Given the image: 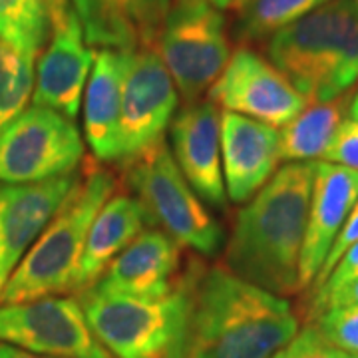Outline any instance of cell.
Wrapping results in <instances>:
<instances>
[{"instance_id": "34", "label": "cell", "mask_w": 358, "mask_h": 358, "mask_svg": "<svg viewBox=\"0 0 358 358\" xmlns=\"http://www.w3.org/2000/svg\"><path fill=\"white\" fill-rule=\"evenodd\" d=\"M251 2H255V0H237V4H235V13L239 14L241 10H245Z\"/></svg>"}, {"instance_id": "17", "label": "cell", "mask_w": 358, "mask_h": 358, "mask_svg": "<svg viewBox=\"0 0 358 358\" xmlns=\"http://www.w3.org/2000/svg\"><path fill=\"white\" fill-rule=\"evenodd\" d=\"M181 273V247L157 227L141 231L94 287L103 293L154 299L171 293Z\"/></svg>"}, {"instance_id": "23", "label": "cell", "mask_w": 358, "mask_h": 358, "mask_svg": "<svg viewBox=\"0 0 358 358\" xmlns=\"http://www.w3.org/2000/svg\"><path fill=\"white\" fill-rule=\"evenodd\" d=\"M331 0H255L239 13L237 38L247 42L268 40L277 30L307 16Z\"/></svg>"}, {"instance_id": "10", "label": "cell", "mask_w": 358, "mask_h": 358, "mask_svg": "<svg viewBox=\"0 0 358 358\" xmlns=\"http://www.w3.org/2000/svg\"><path fill=\"white\" fill-rule=\"evenodd\" d=\"M178 106L176 82L155 48L126 52L117 166H128L166 141Z\"/></svg>"}, {"instance_id": "26", "label": "cell", "mask_w": 358, "mask_h": 358, "mask_svg": "<svg viewBox=\"0 0 358 358\" xmlns=\"http://www.w3.org/2000/svg\"><path fill=\"white\" fill-rule=\"evenodd\" d=\"M271 358H348V355L331 345L315 324H307Z\"/></svg>"}, {"instance_id": "4", "label": "cell", "mask_w": 358, "mask_h": 358, "mask_svg": "<svg viewBox=\"0 0 358 358\" xmlns=\"http://www.w3.org/2000/svg\"><path fill=\"white\" fill-rule=\"evenodd\" d=\"M197 267L183 273L171 293L154 299L78 293L90 329L114 358H185Z\"/></svg>"}, {"instance_id": "12", "label": "cell", "mask_w": 358, "mask_h": 358, "mask_svg": "<svg viewBox=\"0 0 358 358\" xmlns=\"http://www.w3.org/2000/svg\"><path fill=\"white\" fill-rule=\"evenodd\" d=\"M169 152L201 201L223 209L227 192L221 164V112L211 100L185 103L169 124Z\"/></svg>"}, {"instance_id": "29", "label": "cell", "mask_w": 358, "mask_h": 358, "mask_svg": "<svg viewBox=\"0 0 358 358\" xmlns=\"http://www.w3.org/2000/svg\"><path fill=\"white\" fill-rule=\"evenodd\" d=\"M357 307L358 308V279L346 282L343 287H336L333 291L319 293L310 301V317L317 319L327 308Z\"/></svg>"}, {"instance_id": "27", "label": "cell", "mask_w": 358, "mask_h": 358, "mask_svg": "<svg viewBox=\"0 0 358 358\" xmlns=\"http://www.w3.org/2000/svg\"><path fill=\"white\" fill-rule=\"evenodd\" d=\"M320 162L348 167L358 171V122L346 117L334 131L333 140L327 145Z\"/></svg>"}, {"instance_id": "24", "label": "cell", "mask_w": 358, "mask_h": 358, "mask_svg": "<svg viewBox=\"0 0 358 358\" xmlns=\"http://www.w3.org/2000/svg\"><path fill=\"white\" fill-rule=\"evenodd\" d=\"M34 60L0 42V128L18 115L34 94Z\"/></svg>"}, {"instance_id": "6", "label": "cell", "mask_w": 358, "mask_h": 358, "mask_svg": "<svg viewBox=\"0 0 358 358\" xmlns=\"http://www.w3.org/2000/svg\"><path fill=\"white\" fill-rule=\"evenodd\" d=\"M126 181L148 211L152 227L167 233L181 249L205 257L221 249V225L179 171L166 141L128 164Z\"/></svg>"}, {"instance_id": "30", "label": "cell", "mask_w": 358, "mask_h": 358, "mask_svg": "<svg viewBox=\"0 0 358 358\" xmlns=\"http://www.w3.org/2000/svg\"><path fill=\"white\" fill-rule=\"evenodd\" d=\"M355 279H358V243L352 245L345 255L338 259V263L329 273V277L313 291V296L319 293L333 291L336 287H343V285L355 281Z\"/></svg>"}, {"instance_id": "1", "label": "cell", "mask_w": 358, "mask_h": 358, "mask_svg": "<svg viewBox=\"0 0 358 358\" xmlns=\"http://www.w3.org/2000/svg\"><path fill=\"white\" fill-rule=\"evenodd\" d=\"M313 181L315 162L285 164L239 209L223 255L231 273L285 299L301 291Z\"/></svg>"}, {"instance_id": "20", "label": "cell", "mask_w": 358, "mask_h": 358, "mask_svg": "<svg viewBox=\"0 0 358 358\" xmlns=\"http://www.w3.org/2000/svg\"><path fill=\"white\" fill-rule=\"evenodd\" d=\"M152 221L143 205L129 193H114L96 213L80 257L74 291L82 293L100 281L108 265L128 247Z\"/></svg>"}, {"instance_id": "16", "label": "cell", "mask_w": 358, "mask_h": 358, "mask_svg": "<svg viewBox=\"0 0 358 358\" xmlns=\"http://www.w3.org/2000/svg\"><path fill=\"white\" fill-rule=\"evenodd\" d=\"M357 199L358 171L327 162H315L307 233L299 263L301 291L315 282Z\"/></svg>"}, {"instance_id": "25", "label": "cell", "mask_w": 358, "mask_h": 358, "mask_svg": "<svg viewBox=\"0 0 358 358\" xmlns=\"http://www.w3.org/2000/svg\"><path fill=\"white\" fill-rule=\"evenodd\" d=\"M319 333L346 355L358 357V308H327L313 322Z\"/></svg>"}, {"instance_id": "22", "label": "cell", "mask_w": 358, "mask_h": 358, "mask_svg": "<svg viewBox=\"0 0 358 358\" xmlns=\"http://www.w3.org/2000/svg\"><path fill=\"white\" fill-rule=\"evenodd\" d=\"M50 34L48 0H0V42L36 62Z\"/></svg>"}, {"instance_id": "8", "label": "cell", "mask_w": 358, "mask_h": 358, "mask_svg": "<svg viewBox=\"0 0 358 358\" xmlns=\"http://www.w3.org/2000/svg\"><path fill=\"white\" fill-rule=\"evenodd\" d=\"M86 143L64 114L30 103L0 128V183H40L76 173Z\"/></svg>"}, {"instance_id": "31", "label": "cell", "mask_w": 358, "mask_h": 358, "mask_svg": "<svg viewBox=\"0 0 358 358\" xmlns=\"http://www.w3.org/2000/svg\"><path fill=\"white\" fill-rule=\"evenodd\" d=\"M48 6H50L52 28H56L64 22L66 14L70 10V0H48Z\"/></svg>"}, {"instance_id": "13", "label": "cell", "mask_w": 358, "mask_h": 358, "mask_svg": "<svg viewBox=\"0 0 358 358\" xmlns=\"http://www.w3.org/2000/svg\"><path fill=\"white\" fill-rule=\"evenodd\" d=\"M80 178L72 173L24 185L0 183V293Z\"/></svg>"}, {"instance_id": "5", "label": "cell", "mask_w": 358, "mask_h": 358, "mask_svg": "<svg viewBox=\"0 0 358 358\" xmlns=\"http://www.w3.org/2000/svg\"><path fill=\"white\" fill-rule=\"evenodd\" d=\"M114 192V176L103 167H90L10 275L0 303L72 293L90 225Z\"/></svg>"}, {"instance_id": "2", "label": "cell", "mask_w": 358, "mask_h": 358, "mask_svg": "<svg viewBox=\"0 0 358 358\" xmlns=\"http://www.w3.org/2000/svg\"><path fill=\"white\" fill-rule=\"evenodd\" d=\"M299 333L291 303L231 273L199 271L185 358H271Z\"/></svg>"}, {"instance_id": "28", "label": "cell", "mask_w": 358, "mask_h": 358, "mask_svg": "<svg viewBox=\"0 0 358 358\" xmlns=\"http://www.w3.org/2000/svg\"><path fill=\"white\" fill-rule=\"evenodd\" d=\"M355 243H358V199L357 203H355V207L350 209V213H348V217H346L345 225H343V229L338 233V237L334 239L333 247H331L329 255L324 259V263H322V267H320L317 279L310 285L313 291L329 277V273H331L334 268V265L338 263V259L345 255L346 251H348Z\"/></svg>"}, {"instance_id": "19", "label": "cell", "mask_w": 358, "mask_h": 358, "mask_svg": "<svg viewBox=\"0 0 358 358\" xmlns=\"http://www.w3.org/2000/svg\"><path fill=\"white\" fill-rule=\"evenodd\" d=\"M126 74V52L96 48L84 92V141L102 164L120 159V115Z\"/></svg>"}, {"instance_id": "21", "label": "cell", "mask_w": 358, "mask_h": 358, "mask_svg": "<svg viewBox=\"0 0 358 358\" xmlns=\"http://www.w3.org/2000/svg\"><path fill=\"white\" fill-rule=\"evenodd\" d=\"M352 94H343L327 102L307 103V108L279 131L281 162L301 164L322 157L334 131L348 117Z\"/></svg>"}, {"instance_id": "33", "label": "cell", "mask_w": 358, "mask_h": 358, "mask_svg": "<svg viewBox=\"0 0 358 358\" xmlns=\"http://www.w3.org/2000/svg\"><path fill=\"white\" fill-rule=\"evenodd\" d=\"M348 117H352V120H357V122H358V90L355 92L352 100H350V108H348Z\"/></svg>"}, {"instance_id": "32", "label": "cell", "mask_w": 358, "mask_h": 358, "mask_svg": "<svg viewBox=\"0 0 358 358\" xmlns=\"http://www.w3.org/2000/svg\"><path fill=\"white\" fill-rule=\"evenodd\" d=\"M0 358H52V357L32 355V352L20 350V348H16V346L2 345V343H0Z\"/></svg>"}, {"instance_id": "15", "label": "cell", "mask_w": 358, "mask_h": 358, "mask_svg": "<svg viewBox=\"0 0 358 358\" xmlns=\"http://www.w3.org/2000/svg\"><path fill=\"white\" fill-rule=\"evenodd\" d=\"M221 164L227 199L247 203L279 169V129L221 112Z\"/></svg>"}, {"instance_id": "35", "label": "cell", "mask_w": 358, "mask_h": 358, "mask_svg": "<svg viewBox=\"0 0 358 358\" xmlns=\"http://www.w3.org/2000/svg\"><path fill=\"white\" fill-rule=\"evenodd\" d=\"M348 358H358L357 355H348Z\"/></svg>"}, {"instance_id": "3", "label": "cell", "mask_w": 358, "mask_h": 358, "mask_svg": "<svg viewBox=\"0 0 358 358\" xmlns=\"http://www.w3.org/2000/svg\"><path fill=\"white\" fill-rule=\"evenodd\" d=\"M267 58L308 103L327 102L358 84L357 0H331L277 30Z\"/></svg>"}, {"instance_id": "11", "label": "cell", "mask_w": 358, "mask_h": 358, "mask_svg": "<svg viewBox=\"0 0 358 358\" xmlns=\"http://www.w3.org/2000/svg\"><path fill=\"white\" fill-rule=\"evenodd\" d=\"M207 100L223 112L253 117L277 129L308 103L277 66L249 46L231 54L225 70L207 92Z\"/></svg>"}, {"instance_id": "14", "label": "cell", "mask_w": 358, "mask_h": 358, "mask_svg": "<svg viewBox=\"0 0 358 358\" xmlns=\"http://www.w3.org/2000/svg\"><path fill=\"white\" fill-rule=\"evenodd\" d=\"M92 64L94 50L84 38L82 24L74 8L70 6L64 22L52 28L50 40L38 56L32 103L76 120L88 86Z\"/></svg>"}, {"instance_id": "9", "label": "cell", "mask_w": 358, "mask_h": 358, "mask_svg": "<svg viewBox=\"0 0 358 358\" xmlns=\"http://www.w3.org/2000/svg\"><path fill=\"white\" fill-rule=\"evenodd\" d=\"M0 343L52 358H114L90 329L78 296L0 303Z\"/></svg>"}, {"instance_id": "7", "label": "cell", "mask_w": 358, "mask_h": 358, "mask_svg": "<svg viewBox=\"0 0 358 358\" xmlns=\"http://www.w3.org/2000/svg\"><path fill=\"white\" fill-rule=\"evenodd\" d=\"M154 48L179 98L185 103L199 102L233 54L227 16L203 0H173Z\"/></svg>"}, {"instance_id": "36", "label": "cell", "mask_w": 358, "mask_h": 358, "mask_svg": "<svg viewBox=\"0 0 358 358\" xmlns=\"http://www.w3.org/2000/svg\"><path fill=\"white\" fill-rule=\"evenodd\" d=\"M357 8H358V0H357Z\"/></svg>"}, {"instance_id": "18", "label": "cell", "mask_w": 358, "mask_h": 358, "mask_svg": "<svg viewBox=\"0 0 358 358\" xmlns=\"http://www.w3.org/2000/svg\"><path fill=\"white\" fill-rule=\"evenodd\" d=\"M173 0H70L88 46L154 48Z\"/></svg>"}]
</instances>
